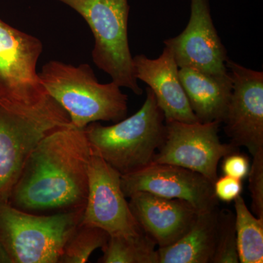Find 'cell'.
Segmentation results:
<instances>
[{
    "instance_id": "6da1fadb",
    "label": "cell",
    "mask_w": 263,
    "mask_h": 263,
    "mask_svg": "<svg viewBox=\"0 0 263 263\" xmlns=\"http://www.w3.org/2000/svg\"><path fill=\"white\" fill-rule=\"evenodd\" d=\"M91 155L84 128L70 124L53 129L24 162L8 202L37 214L84 208Z\"/></svg>"
},
{
    "instance_id": "7a4b0ae2",
    "label": "cell",
    "mask_w": 263,
    "mask_h": 263,
    "mask_svg": "<svg viewBox=\"0 0 263 263\" xmlns=\"http://www.w3.org/2000/svg\"><path fill=\"white\" fill-rule=\"evenodd\" d=\"M91 149L122 176L149 165L166 136L165 118L153 91L140 110L111 126L98 122L84 128Z\"/></svg>"
},
{
    "instance_id": "3957f363",
    "label": "cell",
    "mask_w": 263,
    "mask_h": 263,
    "mask_svg": "<svg viewBox=\"0 0 263 263\" xmlns=\"http://www.w3.org/2000/svg\"><path fill=\"white\" fill-rule=\"evenodd\" d=\"M38 75L48 94L65 109L76 127L99 121L117 123L127 117V95L114 81L99 83L88 64L74 66L52 60Z\"/></svg>"
},
{
    "instance_id": "277c9868",
    "label": "cell",
    "mask_w": 263,
    "mask_h": 263,
    "mask_svg": "<svg viewBox=\"0 0 263 263\" xmlns=\"http://www.w3.org/2000/svg\"><path fill=\"white\" fill-rule=\"evenodd\" d=\"M84 210L32 214L0 200V243L10 263H59Z\"/></svg>"
},
{
    "instance_id": "5b68a950",
    "label": "cell",
    "mask_w": 263,
    "mask_h": 263,
    "mask_svg": "<svg viewBox=\"0 0 263 263\" xmlns=\"http://www.w3.org/2000/svg\"><path fill=\"white\" fill-rule=\"evenodd\" d=\"M83 17L95 38L93 62L120 87L143 94L135 73L128 41V0H54Z\"/></svg>"
},
{
    "instance_id": "8992f818",
    "label": "cell",
    "mask_w": 263,
    "mask_h": 263,
    "mask_svg": "<svg viewBox=\"0 0 263 263\" xmlns=\"http://www.w3.org/2000/svg\"><path fill=\"white\" fill-rule=\"evenodd\" d=\"M70 124L68 114L50 95L25 110L0 105V200H9L24 162L38 143L53 129Z\"/></svg>"
},
{
    "instance_id": "52a82bcc",
    "label": "cell",
    "mask_w": 263,
    "mask_h": 263,
    "mask_svg": "<svg viewBox=\"0 0 263 263\" xmlns=\"http://www.w3.org/2000/svg\"><path fill=\"white\" fill-rule=\"evenodd\" d=\"M43 50L37 37L0 18V105L11 110L36 106L49 95L37 71Z\"/></svg>"
},
{
    "instance_id": "ba28073f",
    "label": "cell",
    "mask_w": 263,
    "mask_h": 263,
    "mask_svg": "<svg viewBox=\"0 0 263 263\" xmlns=\"http://www.w3.org/2000/svg\"><path fill=\"white\" fill-rule=\"evenodd\" d=\"M166 136L152 163L169 164L191 170L213 183L217 179L219 161L238 151L231 143H222L219 135L221 123L190 124L165 122Z\"/></svg>"
},
{
    "instance_id": "9c48e42d",
    "label": "cell",
    "mask_w": 263,
    "mask_h": 263,
    "mask_svg": "<svg viewBox=\"0 0 263 263\" xmlns=\"http://www.w3.org/2000/svg\"><path fill=\"white\" fill-rule=\"evenodd\" d=\"M121 176L91 149L87 198L81 224L101 228L110 237L133 236L143 231L132 214L123 193Z\"/></svg>"
},
{
    "instance_id": "30bf717a",
    "label": "cell",
    "mask_w": 263,
    "mask_h": 263,
    "mask_svg": "<svg viewBox=\"0 0 263 263\" xmlns=\"http://www.w3.org/2000/svg\"><path fill=\"white\" fill-rule=\"evenodd\" d=\"M226 67L233 90L224 122V133L236 148L245 147L253 156L263 149V72L228 59Z\"/></svg>"
},
{
    "instance_id": "8fae6325",
    "label": "cell",
    "mask_w": 263,
    "mask_h": 263,
    "mask_svg": "<svg viewBox=\"0 0 263 263\" xmlns=\"http://www.w3.org/2000/svg\"><path fill=\"white\" fill-rule=\"evenodd\" d=\"M121 186L126 197L146 192L164 198L185 200L200 213L219 208L214 183L199 173L174 164L151 163L121 176Z\"/></svg>"
},
{
    "instance_id": "7c38bea8",
    "label": "cell",
    "mask_w": 263,
    "mask_h": 263,
    "mask_svg": "<svg viewBox=\"0 0 263 263\" xmlns=\"http://www.w3.org/2000/svg\"><path fill=\"white\" fill-rule=\"evenodd\" d=\"M179 67L209 74L228 73V53L213 23L209 0H191V14L186 28L164 41Z\"/></svg>"
},
{
    "instance_id": "4fadbf2b",
    "label": "cell",
    "mask_w": 263,
    "mask_h": 263,
    "mask_svg": "<svg viewBox=\"0 0 263 263\" xmlns=\"http://www.w3.org/2000/svg\"><path fill=\"white\" fill-rule=\"evenodd\" d=\"M129 198V209L137 222L159 248L179 240L200 213L185 200L164 198L146 192H138Z\"/></svg>"
},
{
    "instance_id": "5bb4252c",
    "label": "cell",
    "mask_w": 263,
    "mask_h": 263,
    "mask_svg": "<svg viewBox=\"0 0 263 263\" xmlns=\"http://www.w3.org/2000/svg\"><path fill=\"white\" fill-rule=\"evenodd\" d=\"M133 64L137 79L146 83L153 91L165 122H199L180 81L179 66L168 48H164L162 54L155 60L144 54L136 55Z\"/></svg>"
},
{
    "instance_id": "9a60e30c",
    "label": "cell",
    "mask_w": 263,
    "mask_h": 263,
    "mask_svg": "<svg viewBox=\"0 0 263 263\" xmlns=\"http://www.w3.org/2000/svg\"><path fill=\"white\" fill-rule=\"evenodd\" d=\"M179 76L198 122H224L233 90L230 72L214 76L190 67H180Z\"/></svg>"
},
{
    "instance_id": "2e32d148",
    "label": "cell",
    "mask_w": 263,
    "mask_h": 263,
    "mask_svg": "<svg viewBox=\"0 0 263 263\" xmlns=\"http://www.w3.org/2000/svg\"><path fill=\"white\" fill-rule=\"evenodd\" d=\"M219 207L199 213L193 226L174 245L157 249L159 263H212Z\"/></svg>"
},
{
    "instance_id": "e0dca14e",
    "label": "cell",
    "mask_w": 263,
    "mask_h": 263,
    "mask_svg": "<svg viewBox=\"0 0 263 263\" xmlns=\"http://www.w3.org/2000/svg\"><path fill=\"white\" fill-rule=\"evenodd\" d=\"M238 257L241 263L263 262V219L249 210L243 197L234 200Z\"/></svg>"
},
{
    "instance_id": "ac0fdd59",
    "label": "cell",
    "mask_w": 263,
    "mask_h": 263,
    "mask_svg": "<svg viewBox=\"0 0 263 263\" xmlns=\"http://www.w3.org/2000/svg\"><path fill=\"white\" fill-rule=\"evenodd\" d=\"M155 242L144 232L133 236L110 237L102 249L100 263H159Z\"/></svg>"
},
{
    "instance_id": "d6986e66",
    "label": "cell",
    "mask_w": 263,
    "mask_h": 263,
    "mask_svg": "<svg viewBox=\"0 0 263 263\" xmlns=\"http://www.w3.org/2000/svg\"><path fill=\"white\" fill-rule=\"evenodd\" d=\"M110 235L97 227L79 224L64 248L59 263H85L96 249H103Z\"/></svg>"
},
{
    "instance_id": "ffe728a7",
    "label": "cell",
    "mask_w": 263,
    "mask_h": 263,
    "mask_svg": "<svg viewBox=\"0 0 263 263\" xmlns=\"http://www.w3.org/2000/svg\"><path fill=\"white\" fill-rule=\"evenodd\" d=\"M235 214L229 209L218 213L215 251L212 263H238Z\"/></svg>"
},
{
    "instance_id": "44dd1931",
    "label": "cell",
    "mask_w": 263,
    "mask_h": 263,
    "mask_svg": "<svg viewBox=\"0 0 263 263\" xmlns=\"http://www.w3.org/2000/svg\"><path fill=\"white\" fill-rule=\"evenodd\" d=\"M248 177L252 212L257 217L263 219V149L253 155Z\"/></svg>"
},
{
    "instance_id": "7402d4cb",
    "label": "cell",
    "mask_w": 263,
    "mask_h": 263,
    "mask_svg": "<svg viewBox=\"0 0 263 263\" xmlns=\"http://www.w3.org/2000/svg\"><path fill=\"white\" fill-rule=\"evenodd\" d=\"M250 167L249 157L238 151L224 157L221 163V171L224 175L241 181L248 176Z\"/></svg>"
},
{
    "instance_id": "603a6c76",
    "label": "cell",
    "mask_w": 263,
    "mask_h": 263,
    "mask_svg": "<svg viewBox=\"0 0 263 263\" xmlns=\"http://www.w3.org/2000/svg\"><path fill=\"white\" fill-rule=\"evenodd\" d=\"M214 190L219 201L230 202L240 195L243 191V184L241 180L224 175L214 181Z\"/></svg>"
},
{
    "instance_id": "cb8c5ba5",
    "label": "cell",
    "mask_w": 263,
    "mask_h": 263,
    "mask_svg": "<svg viewBox=\"0 0 263 263\" xmlns=\"http://www.w3.org/2000/svg\"><path fill=\"white\" fill-rule=\"evenodd\" d=\"M4 262L10 263L6 252H5L4 249L3 248L1 243H0V263Z\"/></svg>"
}]
</instances>
